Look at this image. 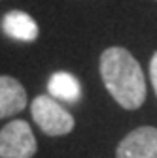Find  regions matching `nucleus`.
I'll list each match as a JSON object with an SVG mask.
<instances>
[{
	"label": "nucleus",
	"instance_id": "nucleus-1",
	"mask_svg": "<svg viewBox=\"0 0 157 158\" xmlns=\"http://www.w3.org/2000/svg\"><path fill=\"white\" fill-rule=\"evenodd\" d=\"M99 70L102 83L112 98L123 109L134 111L146 102V79L138 60L125 47H108L102 51Z\"/></svg>",
	"mask_w": 157,
	"mask_h": 158
},
{
	"label": "nucleus",
	"instance_id": "nucleus-2",
	"mask_svg": "<svg viewBox=\"0 0 157 158\" xmlns=\"http://www.w3.org/2000/svg\"><path fill=\"white\" fill-rule=\"evenodd\" d=\"M32 121L46 135H66L74 130V117L51 96H36L30 104Z\"/></svg>",
	"mask_w": 157,
	"mask_h": 158
},
{
	"label": "nucleus",
	"instance_id": "nucleus-3",
	"mask_svg": "<svg viewBox=\"0 0 157 158\" xmlns=\"http://www.w3.org/2000/svg\"><path fill=\"white\" fill-rule=\"evenodd\" d=\"M36 137L27 121L15 118L0 130V158H32Z\"/></svg>",
	"mask_w": 157,
	"mask_h": 158
},
{
	"label": "nucleus",
	"instance_id": "nucleus-4",
	"mask_svg": "<svg viewBox=\"0 0 157 158\" xmlns=\"http://www.w3.org/2000/svg\"><path fill=\"white\" fill-rule=\"evenodd\" d=\"M115 158H157V128L140 126L129 132L117 145Z\"/></svg>",
	"mask_w": 157,
	"mask_h": 158
},
{
	"label": "nucleus",
	"instance_id": "nucleus-5",
	"mask_svg": "<svg viewBox=\"0 0 157 158\" xmlns=\"http://www.w3.org/2000/svg\"><path fill=\"white\" fill-rule=\"evenodd\" d=\"M27 102L29 96L25 87L11 75H0V118L21 113Z\"/></svg>",
	"mask_w": 157,
	"mask_h": 158
},
{
	"label": "nucleus",
	"instance_id": "nucleus-6",
	"mask_svg": "<svg viewBox=\"0 0 157 158\" xmlns=\"http://www.w3.org/2000/svg\"><path fill=\"white\" fill-rule=\"evenodd\" d=\"M2 30L13 38L21 40V42H34L38 38V25L36 21L25 11L11 10L2 17Z\"/></svg>",
	"mask_w": 157,
	"mask_h": 158
},
{
	"label": "nucleus",
	"instance_id": "nucleus-7",
	"mask_svg": "<svg viewBox=\"0 0 157 158\" xmlns=\"http://www.w3.org/2000/svg\"><path fill=\"white\" fill-rule=\"evenodd\" d=\"M47 89L51 96L65 102H76L82 96V89H80L78 79L68 72H55L47 81Z\"/></svg>",
	"mask_w": 157,
	"mask_h": 158
},
{
	"label": "nucleus",
	"instance_id": "nucleus-8",
	"mask_svg": "<svg viewBox=\"0 0 157 158\" xmlns=\"http://www.w3.org/2000/svg\"><path fill=\"white\" fill-rule=\"evenodd\" d=\"M150 79H151L153 90H155V94H157V51L153 53L151 60H150Z\"/></svg>",
	"mask_w": 157,
	"mask_h": 158
}]
</instances>
